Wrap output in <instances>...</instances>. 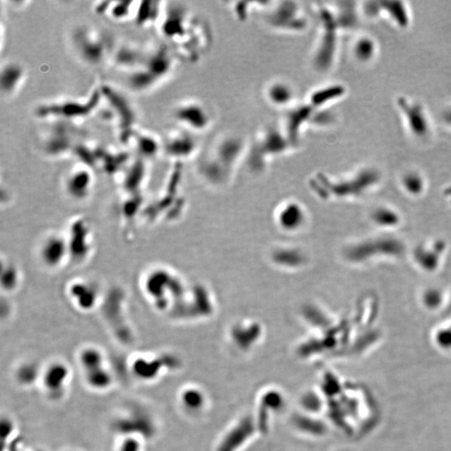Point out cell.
I'll return each instance as SVG.
<instances>
[{"label": "cell", "instance_id": "7", "mask_svg": "<svg viewBox=\"0 0 451 451\" xmlns=\"http://www.w3.org/2000/svg\"><path fill=\"white\" fill-rule=\"evenodd\" d=\"M262 11L264 25L280 35H302L310 25L308 9L298 2H266Z\"/></svg>", "mask_w": 451, "mask_h": 451}, {"label": "cell", "instance_id": "24", "mask_svg": "<svg viewBox=\"0 0 451 451\" xmlns=\"http://www.w3.org/2000/svg\"><path fill=\"white\" fill-rule=\"evenodd\" d=\"M119 451H140V445L136 440L128 439L122 444Z\"/></svg>", "mask_w": 451, "mask_h": 451}, {"label": "cell", "instance_id": "6", "mask_svg": "<svg viewBox=\"0 0 451 451\" xmlns=\"http://www.w3.org/2000/svg\"><path fill=\"white\" fill-rule=\"evenodd\" d=\"M71 41L78 57L92 66L110 62L116 47L107 32L89 25L76 27L71 32Z\"/></svg>", "mask_w": 451, "mask_h": 451}, {"label": "cell", "instance_id": "15", "mask_svg": "<svg viewBox=\"0 0 451 451\" xmlns=\"http://www.w3.org/2000/svg\"><path fill=\"white\" fill-rule=\"evenodd\" d=\"M149 49L134 42H123L115 47L110 63L115 68L130 74L144 64Z\"/></svg>", "mask_w": 451, "mask_h": 451}, {"label": "cell", "instance_id": "21", "mask_svg": "<svg viewBox=\"0 0 451 451\" xmlns=\"http://www.w3.org/2000/svg\"><path fill=\"white\" fill-rule=\"evenodd\" d=\"M129 160H130V154L127 151L105 146L100 167L107 172H117L119 169L125 167Z\"/></svg>", "mask_w": 451, "mask_h": 451}, {"label": "cell", "instance_id": "23", "mask_svg": "<svg viewBox=\"0 0 451 451\" xmlns=\"http://www.w3.org/2000/svg\"><path fill=\"white\" fill-rule=\"evenodd\" d=\"M404 110H406L407 115L409 114V122H411L413 130L416 131L418 135H422V133H425L426 131V122L424 117H423V113L421 110L416 108V107H411L409 105Z\"/></svg>", "mask_w": 451, "mask_h": 451}, {"label": "cell", "instance_id": "14", "mask_svg": "<svg viewBox=\"0 0 451 451\" xmlns=\"http://www.w3.org/2000/svg\"><path fill=\"white\" fill-rule=\"evenodd\" d=\"M93 170L80 163L69 172L64 181V188L73 199L83 200L89 197L94 186Z\"/></svg>", "mask_w": 451, "mask_h": 451}, {"label": "cell", "instance_id": "22", "mask_svg": "<svg viewBox=\"0 0 451 451\" xmlns=\"http://www.w3.org/2000/svg\"><path fill=\"white\" fill-rule=\"evenodd\" d=\"M147 160L136 156L129 165L125 178V187L128 190H136L141 186L147 175Z\"/></svg>", "mask_w": 451, "mask_h": 451}, {"label": "cell", "instance_id": "5", "mask_svg": "<svg viewBox=\"0 0 451 451\" xmlns=\"http://www.w3.org/2000/svg\"><path fill=\"white\" fill-rule=\"evenodd\" d=\"M104 100L100 86L88 98H64L46 101L35 110V116L44 121H68L77 123L98 112Z\"/></svg>", "mask_w": 451, "mask_h": 451}, {"label": "cell", "instance_id": "20", "mask_svg": "<svg viewBox=\"0 0 451 451\" xmlns=\"http://www.w3.org/2000/svg\"><path fill=\"white\" fill-rule=\"evenodd\" d=\"M69 294L73 305L80 310H92L98 300V292L93 284L84 280L76 281L71 285Z\"/></svg>", "mask_w": 451, "mask_h": 451}, {"label": "cell", "instance_id": "16", "mask_svg": "<svg viewBox=\"0 0 451 451\" xmlns=\"http://www.w3.org/2000/svg\"><path fill=\"white\" fill-rule=\"evenodd\" d=\"M27 81L25 66L16 62L3 63L0 71V87L6 98H13L21 90Z\"/></svg>", "mask_w": 451, "mask_h": 451}, {"label": "cell", "instance_id": "2", "mask_svg": "<svg viewBox=\"0 0 451 451\" xmlns=\"http://www.w3.org/2000/svg\"><path fill=\"white\" fill-rule=\"evenodd\" d=\"M178 59L174 49L167 44L149 49L144 64L128 74L129 88L138 93L154 90L173 75Z\"/></svg>", "mask_w": 451, "mask_h": 451}, {"label": "cell", "instance_id": "12", "mask_svg": "<svg viewBox=\"0 0 451 451\" xmlns=\"http://www.w3.org/2000/svg\"><path fill=\"white\" fill-rule=\"evenodd\" d=\"M38 259L46 269L61 268L71 256L67 238L57 233L45 235L39 243Z\"/></svg>", "mask_w": 451, "mask_h": 451}, {"label": "cell", "instance_id": "10", "mask_svg": "<svg viewBox=\"0 0 451 451\" xmlns=\"http://www.w3.org/2000/svg\"><path fill=\"white\" fill-rule=\"evenodd\" d=\"M76 122L54 121L42 141L43 153L47 158L59 160L74 156L75 147L82 137Z\"/></svg>", "mask_w": 451, "mask_h": 451}, {"label": "cell", "instance_id": "4", "mask_svg": "<svg viewBox=\"0 0 451 451\" xmlns=\"http://www.w3.org/2000/svg\"><path fill=\"white\" fill-rule=\"evenodd\" d=\"M314 13L317 21V34L312 49L311 62L317 71H326L333 64L339 28L348 25L334 13L331 6L317 4Z\"/></svg>", "mask_w": 451, "mask_h": 451}, {"label": "cell", "instance_id": "1", "mask_svg": "<svg viewBox=\"0 0 451 451\" xmlns=\"http://www.w3.org/2000/svg\"><path fill=\"white\" fill-rule=\"evenodd\" d=\"M248 142L250 140L235 133L216 137L208 148L201 151L199 172L206 179L225 180L241 163L246 162Z\"/></svg>", "mask_w": 451, "mask_h": 451}, {"label": "cell", "instance_id": "9", "mask_svg": "<svg viewBox=\"0 0 451 451\" xmlns=\"http://www.w3.org/2000/svg\"><path fill=\"white\" fill-rule=\"evenodd\" d=\"M172 116L179 127L196 136L209 132L215 122L213 110L204 101L196 98L183 100L177 104Z\"/></svg>", "mask_w": 451, "mask_h": 451}, {"label": "cell", "instance_id": "11", "mask_svg": "<svg viewBox=\"0 0 451 451\" xmlns=\"http://www.w3.org/2000/svg\"><path fill=\"white\" fill-rule=\"evenodd\" d=\"M197 136L179 127L169 132L164 140L163 151L175 163L194 158L200 155V144Z\"/></svg>", "mask_w": 451, "mask_h": 451}, {"label": "cell", "instance_id": "3", "mask_svg": "<svg viewBox=\"0 0 451 451\" xmlns=\"http://www.w3.org/2000/svg\"><path fill=\"white\" fill-rule=\"evenodd\" d=\"M296 148L282 126H266L248 142L246 162L253 170H261L271 160L292 153Z\"/></svg>", "mask_w": 451, "mask_h": 451}, {"label": "cell", "instance_id": "13", "mask_svg": "<svg viewBox=\"0 0 451 451\" xmlns=\"http://www.w3.org/2000/svg\"><path fill=\"white\" fill-rule=\"evenodd\" d=\"M262 98L269 107L282 110L284 112L299 102L296 87L283 78H275L266 82L262 89Z\"/></svg>", "mask_w": 451, "mask_h": 451}, {"label": "cell", "instance_id": "18", "mask_svg": "<svg viewBox=\"0 0 451 451\" xmlns=\"http://www.w3.org/2000/svg\"><path fill=\"white\" fill-rule=\"evenodd\" d=\"M165 2L142 0L136 2L134 20L136 25L149 27L159 25L163 15Z\"/></svg>", "mask_w": 451, "mask_h": 451}, {"label": "cell", "instance_id": "19", "mask_svg": "<svg viewBox=\"0 0 451 451\" xmlns=\"http://www.w3.org/2000/svg\"><path fill=\"white\" fill-rule=\"evenodd\" d=\"M136 6V1H101L95 4V12L114 21L122 22L134 18Z\"/></svg>", "mask_w": 451, "mask_h": 451}, {"label": "cell", "instance_id": "8", "mask_svg": "<svg viewBox=\"0 0 451 451\" xmlns=\"http://www.w3.org/2000/svg\"><path fill=\"white\" fill-rule=\"evenodd\" d=\"M103 99L107 103L110 119L116 124L119 142L130 145L138 127V116L134 105L116 87L109 84L100 86Z\"/></svg>", "mask_w": 451, "mask_h": 451}, {"label": "cell", "instance_id": "17", "mask_svg": "<svg viewBox=\"0 0 451 451\" xmlns=\"http://www.w3.org/2000/svg\"><path fill=\"white\" fill-rule=\"evenodd\" d=\"M131 144H134L138 156L146 160L156 158L164 148V140L158 134L146 129H138Z\"/></svg>", "mask_w": 451, "mask_h": 451}]
</instances>
